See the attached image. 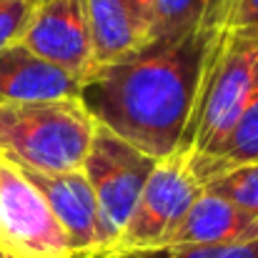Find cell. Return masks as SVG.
I'll return each instance as SVG.
<instances>
[{"label": "cell", "instance_id": "6da1fadb", "mask_svg": "<svg viewBox=\"0 0 258 258\" xmlns=\"http://www.w3.org/2000/svg\"><path fill=\"white\" fill-rule=\"evenodd\" d=\"M221 30L153 38L131 55L93 66L78 98L95 125L156 161L171 158L193 118L206 58Z\"/></svg>", "mask_w": 258, "mask_h": 258}, {"label": "cell", "instance_id": "7a4b0ae2", "mask_svg": "<svg viewBox=\"0 0 258 258\" xmlns=\"http://www.w3.org/2000/svg\"><path fill=\"white\" fill-rule=\"evenodd\" d=\"M93 133L95 120L81 98L0 105V158L18 171H81Z\"/></svg>", "mask_w": 258, "mask_h": 258}, {"label": "cell", "instance_id": "3957f363", "mask_svg": "<svg viewBox=\"0 0 258 258\" xmlns=\"http://www.w3.org/2000/svg\"><path fill=\"white\" fill-rule=\"evenodd\" d=\"M256 71L258 45L231 28H223L208 50L193 118L175 156L190 161L211 153L231 133L251 95Z\"/></svg>", "mask_w": 258, "mask_h": 258}, {"label": "cell", "instance_id": "277c9868", "mask_svg": "<svg viewBox=\"0 0 258 258\" xmlns=\"http://www.w3.org/2000/svg\"><path fill=\"white\" fill-rule=\"evenodd\" d=\"M156 163L158 161L148 153L138 151L136 146L113 136L110 131L95 125L81 171L93 188L98 206V258H103L118 243Z\"/></svg>", "mask_w": 258, "mask_h": 258}, {"label": "cell", "instance_id": "5b68a950", "mask_svg": "<svg viewBox=\"0 0 258 258\" xmlns=\"http://www.w3.org/2000/svg\"><path fill=\"white\" fill-rule=\"evenodd\" d=\"M201 193H203V183L193 175L188 158L171 156L158 161L141 190V198L118 243L105 256L161 248Z\"/></svg>", "mask_w": 258, "mask_h": 258}, {"label": "cell", "instance_id": "8992f818", "mask_svg": "<svg viewBox=\"0 0 258 258\" xmlns=\"http://www.w3.org/2000/svg\"><path fill=\"white\" fill-rule=\"evenodd\" d=\"M0 251L15 258H71L68 241L43 196L0 158Z\"/></svg>", "mask_w": 258, "mask_h": 258}, {"label": "cell", "instance_id": "52a82bcc", "mask_svg": "<svg viewBox=\"0 0 258 258\" xmlns=\"http://www.w3.org/2000/svg\"><path fill=\"white\" fill-rule=\"evenodd\" d=\"M20 45L81 81L95 66L83 0H45L33 8Z\"/></svg>", "mask_w": 258, "mask_h": 258}, {"label": "cell", "instance_id": "ba28073f", "mask_svg": "<svg viewBox=\"0 0 258 258\" xmlns=\"http://www.w3.org/2000/svg\"><path fill=\"white\" fill-rule=\"evenodd\" d=\"M28 183L43 196L58 226L66 233L71 258H98V206L83 171L33 173L20 171Z\"/></svg>", "mask_w": 258, "mask_h": 258}, {"label": "cell", "instance_id": "9c48e42d", "mask_svg": "<svg viewBox=\"0 0 258 258\" xmlns=\"http://www.w3.org/2000/svg\"><path fill=\"white\" fill-rule=\"evenodd\" d=\"M251 241H258V216L203 190L163 246H241Z\"/></svg>", "mask_w": 258, "mask_h": 258}, {"label": "cell", "instance_id": "30bf717a", "mask_svg": "<svg viewBox=\"0 0 258 258\" xmlns=\"http://www.w3.org/2000/svg\"><path fill=\"white\" fill-rule=\"evenodd\" d=\"M81 78L38 58L20 43L0 50V105L78 98Z\"/></svg>", "mask_w": 258, "mask_h": 258}, {"label": "cell", "instance_id": "8fae6325", "mask_svg": "<svg viewBox=\"0 0 258 258\" xmlns=\"http://www.w3.org/2000/svg\"><path fill=\"white\" fill-rule=\"evenodd\" d=\"M248 163H258V71L253 78L251 95H248L241 115L236 118L231 133L211 153H203V156L188 161L193 175L201 183H206L216 175H223L233 168L248 166Z\"/></svg>", "mask_w": 258, "mask_h": 258}, {"label": "cell", "instance_id": "7c38bea8", "mask_svg": "<svg viewBox=\"0 0 258 258\" xmlns=\"http://www.w3.org/2000/svg\"><path fill=\"white\" fill-rule=\"evenodd\" d=\"M95 66L131 55L146 45L125 0H83Z\"/></svg>", "mask_w": 258, "mask_h": 258}, {"label": "cell", "instance_id": "4fadbf2b", "mask_svg": "<svg viewBox=\"0 0 258 258\" xmlns=\"http://www.w3.org/2000/svg\"><path fill=\"white\" fill-rule=\"evenodd\" d=\"M198 28H228V0H158L148 40Z\"/></svg>", "mask_w": 258, "mask_h": 258}, {"label": "cell", "instance_id": "5bb4252c", "mask_svg": "<svg viewBox=\"0 0 258 258\" xmlns=\"http://www.w3.org/2000/svg\"><path fill=\"white\" fill-rule=\"evenodd\" d=\"M203 190L221 196L233 206L258 216V163H248L223 175H216L203 183Z\"/></svg>", "mask_w": 258, "mask_h": 258}, {"label": "cell", "instance_id": "9a60e30c", "mask_svg": "<svg viewBox=\"0 0 258 258\" xmlns=\"http://www.w3.org/2000/svg\"><path fill=\"white\" fill-rule=\"evenodd\" d=\"M105 258H258V241L241 246H161Z\"/></svg>", "mask_w": 258, "mask_h": 258}, {"label": "cell", "instance_id": "2e32d148", "mask_svg": "<svg viewBox=\"0 0 258 258\" xmlns=\"http://www.w3.org/2000/svg\"><path fill=\"white\" fill-rule=\"evenodd\" d=\"M33 15V5L23 0H0V50L20 43Z\"/></svg>", "mask_w": 258, "mask_h": 258}, {"label": "cell", "instance_id": "e0dca14e", "mask_svg": "<svg viewBox=\"0 0 258 258\" xmlns=\"http://www.w3.org/2000/svg\"><path fill=\"white\" fill-rule=\"evenodd\" d=\"M258 25V0H228V28L248 30Z\"/></svg>", "mask_w": 258, "mask_h": 258}, {"label": "cell", "instance_id": "ac0fdd59", "mask_svg": "<svg viewBox=\"0 0 258 258\" xmlns=\"http://www.w3.org/2000/svg\"><path fill=\"white\" fill-rule=\"evenodd\" d=\"M131 13H133V20L143 35V40L148 43V35H151V25H153V18H156V8H158V0H125Z\"/></svg>", "mask_w": 258, "mask_h": 258}, {"label": "cell", "instance_id": "d6986e66", "mask_svg": "<svg viewBox=\"0 0 258 258\" xmlns=\"http://www.w3.org/2000/svg\"><path fill=\"white\" fill-rule=\"evenodd\" d=\"M236 33V30H233ZM238 35H243V38H248V40H253L258 45V25H253V28H248V30H238Z\"/></svg>", "mask_w": 258, "mask_h": 258}, {"label": "cell", "instance_id": "ffe728a7", "mask_svg": "<svg viewBox=\"0 0 258 258\" xmlns=\"http://www.w3.org/2000/svg\"><path fill=\"white\" fill-rule=\"evenodd\" d=\"M23 3H28V5H33V8H38L40 3H45V0H23Z\"/></svg>", "mask_w": 258, "mask_h": 258}, {"label": "cell", "instance_id": "44dd1931", "mask_svg": "<svg viewBox=\"0 0 258 258\" xmlns=\"http://www.w3.org/2000/svg\"><path fill=\"white\" fill-rule=\"evenodd\" d=\"M0 258H15V256H10V253H5V251H0Z\"/></svg>", "mask_w": 258, "mask_h": 258}]
</instances>
